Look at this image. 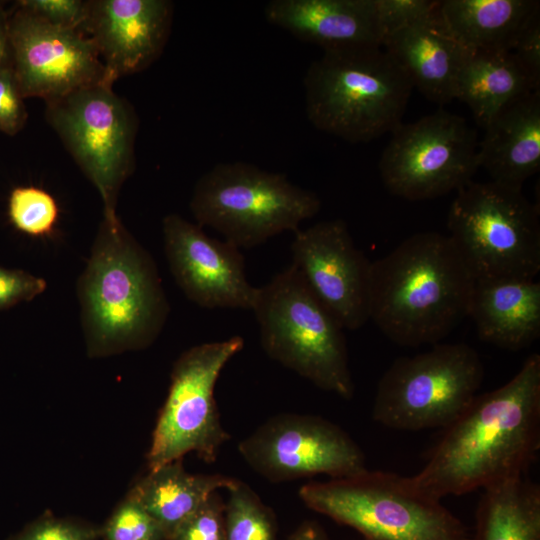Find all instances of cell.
I'll return each instance as SVG.
<instances>
[{
  "mask_svg": "<svg viewBox=\"0 0 540 540\" xmlns=\"http://www.w3.org/2000/svg\"><path fill=\"white\" fill-rule=\"evenodd\" d=\"M540 449V355L506 384L477 394L431 449L414 482L442 499L526 475Z\"/></svg>",
  "mask_w": 540,
  "mask_h": 540,
  "instance_id": "cell-1",
  "label": "cell"
},
{
  "mask_svg": "<svg viewBox=\"0 0 540 540\" xmlns=\"http://www.w3.org/2000/svg\"><path fill=\"white\" fill-rule=\"evenodd\" d=\"M475 281L448 235L413 234L372 262L369 319L397 345L440 343L468 317Z\"/></svg>",
  "mask_w": 540,
  "mask_h": 540,
  "instance_id": "cell-2",
  "label": "cell"
},
{
  "mask_svg": "<svg viewBox=\"0 0 540 540\" xmlns=\"http://www.w3.org/2000/svg\"><path fill=\"white\" fill-rule=\"evenodd\" d=\"M76 292L92 357L146 348L169 314L154 259L116 213L103 214Z\"/></svg>",
  "mask_w": 540,
  "mask_h": 540,
  "instance_id": "cell-3",
  "label": "cell"
},
{
  "mask_svg": "<svg viewBox=\"0 0 540 540\" xmlns=\"http://www.w3.org/2000/svg\"><path fill=\"white\" fill-rule=\"evenodd\" d=\"M303 83L310 123L350 143L393 132L413 89L392 57L376 46L324 50Z\"/></svg>",
  "mask_w": 540,
  "mask_h": 540,
  "instance_id": "cell-4",
  "label": "cell"
},
{
  "mask_svg": "<svg viewBox=\"0 0 540 540\" xmlns=\"http://www.w3.org/2000/svg\"><path fill=\"white\" fill-rule=\"evenodd\" d=\"M251 311L269 358L322 390L353 397L344 329L293 265L257 287Z\"/></svg>",
  "mask_w": 540,
  "mask_h": 540,
  "instance_id": "cell-5",
  "label": "cell"
},
{
  "mask_svg": "<svg viewBox=\"0 0 540 540\" xmlns=\"http://www.w3.org/2000/svg\"><path fill=\"white\" fill-rule=\"evenodd\" d=\"M299 497L312 510L357 530L365 540H470L465 525L412 477L366 469L307 483Z\"/></svg>",
  "mask_w": 540,
  "mask_h": 540,
  "instance_id": "cell-6",
  "label": "cell"
},
{
  "mask_svg": "<svg viewBox=\"0 0 540 540\" xmlns=\"http://www.w3.org/2000/svg\"><path fill=\"white\" fill-rule=\"evenodd\" d=\"M317 194L284 174L245 162L219 163L196 182L190 209L199 226L219 232L237 248H252L317 215Z\"/></svg>",
  "mask_w": 540,
  "mask_h": 540,
  "instance_id": "cell-7",
  "label": "cell"
},
{
  "mask_svg": "<svg viewBox=\"0 0 540 540\" xmlns=\"http://www.w3.org/2000/svg\"><path fill=\"white\" fill-rule=\"evenodd\" d=\"M449 237L475 280L534 279L540 271V212L522 189L470 181L447 215Z\"/></svg>",
  "mask_w": 540,
  "mask_h": 540,
  "instance_id": "cell-8",
  "label": "cell"
},
{
  "mask_svg": "<svg viewBox=\"0 0 540 540\" xmlns=\"http://www.w3.org/2000/svg\"><path fill=\"white\" fill-rule=\"evenodd\" d=\"M483 378L480 355L465 343L399 357L378 382L373 419L397 430L443 429L472 402Z\"/></svg>",
  "mask_w": 540,
  "mask_h": 540,
  "instance_id": "cell-9",
  "label": "cell"
},
{
  "mask_svg": "<svg viewBox=\"0 0 540 540\" xmlns=\"http://www.w3.org/2000/svg\"><path fill=\"white\" fill-rule=\"evenodd\" d=\"M102 81L46 103V119L103 202L116 213L119 191L134 168L138 120L130 104Z\"/></svg>",
  "mask_w": 540,
  "mask_h": 540,
  "instance_id": "cell-10",
  "label": "cell"
},
{
  "mask_svg": "<svg viewBox=\"0 0 540 540\" xmlns=\"http://www.w3.org/2000/svg\"><path fill=\"white\" fill-rule=\"evenodd\" d=\"M243 347L244 339L233 336L193 346L178 357L147 455L149 470L181 460L189 452L206 463L216 461L230 436L221 423L215 385Z\"/></svg>",
  "mask_w": 540,
  "mask_h": 540,
  "instance_id": "cell-11",
  "label": "cell"
},
{
  "mask_svg": "<svg viewBox=\"0 0 540 540\" xmlns=\"http://www.w3.org/2000/svg\"><path fill=\"white\" fill-rule=\"evenodd\" d=\"M391 133L379 171L398 197L420 201L457 191L479 168L476 131L460 115L438 109Z\"/></svg>",
  "mask_w": 540,
  "mask_h": 540,
  "instance_id": "cell-12",
  "label": "cell"
},
{
  "mask_svg": "<svg viewBox=\"0 0 540 540\" xmlns=\"http://www.w3.org/2000/svg\"><path fill=\"white\" fill-rule=\"evenodd\" d=\"M238 450L271 482L318 474L344 478L367 469L357 443L338 425L314 415H275L244 438Z\"/></svg>",
  "mask_w": 540,
  "mask_h": 540,
  "instance_id": "cell-13",
  "label": "cell"
},
{
  "mask_svg": "<svg viewBox=\"0 0 540 540\" xmlns=\"http://www.w3.org/2000/svg\"><path fill=\"white\" fill-rule=\"evenodd\" d=\"M9 34L11 70L24 98L48 102L98 82H115L82 29L49 24L16 5Z\"/></svg>",
  "mask_w": 540,
  "mask_h": 540,
  "instance_id": "cell-14",
  "label": "cell"
},
{
  "mask_svg": "<svg viewBox=\"0 0 540 540\" xmlns=\"http://www.w3.org/2000/svg\"><path fill=\"white\" fill-rule=\"evenodd\" d=\"M294 233L291 265L343 329L361 328L369 320L372 262L346 223L325 220Z\"/></svg>",
  "mask_w": 540,
  "mask_h": 540,
  "instance_id": "cell-15",
  "label": "cell"
},
{
  "mask_svg": "<svg viewBox=\"0 0 540 540\" xmlns=\"http://www.w3.org/2000/svg\"><path fill=\"white\" fill-rule=\"evenodd\" d=\"M162 231L170 272L191 302L206 309L252 310L257 287L247 279L239 248L178 214L165 216Z\"/></svg>",
  "mask_w": 540,
  "mask_h": 540,
  "instance_id": "cell-16",
  "label": "cell"
},
{
  "mask_svg": "<svg viewBox=\"0 0 540 540\" xmlns=\"http://www.w3.org/2000/svg\"><path fill=\"white\" fill-rule=\"evenodd\" d=\"M172 16L173 4L167 0H93L88 1L82 30L115 81L147 68L159 57Z\"/></svg>",
  "mask_w": 540,
  "mask_h": 540,
  "instance_id": "cell-17",
  "label": "cell"
},
{
  "mask_svg": "<svg viewBox=\"0 0 540 540\" xmlns=\"http://www.w3.org/2000/svg\"><path fill=\"white\" fill-rule=\"evenodd\" d=\"M266 20L323 51L350 47H382L375 0H271Z\"/></svg>",
  "mask_w": 540,
  "mask_h": 540,
  "instance_id": "cell-18",
  "label": "cell"
},
{
  "mask_svg": "<svg viewBox=\"0 0 540 540\" xmlns=\"http://www.w3.org/2000/svg\"><path fill=\"white\" fill-rule=\"evenodd\" d=\"M438 6L429 16L387 35L382 47L413 88L444 105L454 100L457 74L468 50L447 30Z\"/></svg>",
  "mask_w": 540,
  "mask_h": 540,
  "instance_id": "cell-19",
  "label": "cell"
},
{
  "mask_svg": "<svg viewBox=\"0 0 540 540\" xmlns=\"http://www.w3.org/2000/svg\"><path fill=\"white\" fill-rule=\"evenodd\" d=\"M484 129L478 143L479 167L491 181L522 189L540 168V90L509 103Z\"/></svg>",
  "mask_w": 540,
  "mask_h": 540,
  "instance_id": "cell-20",
  "label": "cell"
},
{
  "mask_svg": "<svg viewBox=\"0 0 540 540\" xmlns=\"http://www.w3.org/2000/svg\"><path fill=\"white\" fill-rule=\"evenodd\" d=\"M468 317L484 342L510 351L527 348L540 336V283L525 278L476 280Z\"/></svg>",
  "mask_w": 540,
  "mask_h": 540,
  "instance_id": "cell-21",
  "label": "cell"
},
{
  "mask_svg": "<svg viewBox=\"0 0 540 540\" xmlns=\"http://www.w3.org/2000/svg\"><path fill=\"white\" fill-rule=\"evenodd\" d=\"M540 12L536 0H442L439 16L467 50L511 51L526 24Z\"/></svg>",
  "mask_w": 540,
  "mask_h": 540,
  "instance_id": "cell-22",
  "label": "cell"
},
{
  "mask_svg": "<svg viewBox=\"0 0 540 540\" xmlns=\"http://www.w3.org/2000/svg\"><path fill=\"white\" fill-rule=\"evenodd\" d=\"M540 90L511 51L468 50L457 74L454 99L465 103L482 128L515 99Z\"/></svg>",
  "mask_w": 540,
  "mask_h": 540,
  "instance_id": "cell-23",
  "label": "cell"
},
{
  "mask_svg": "<svg viewBox=\"0 0 540 540\" xmlns=\"http://www.w3.org/2000/svg\"><path fill=\"white\" fill-rule=\"evenodd\" d=\"M237 481L222 474H191L184 469L181 459L149 470L130 493L170 540L176 529L213 493L229 490Z\"/></svg>",
  "mask_w": 540,
  "mask_h": 540,
  "instance_id": "cell-24",
  "label": "cell"
},
{
  "mask_svg": "<svg viewBox=\"0 0 540 540\" xmlns=\"http://www.w3.org/2000/svg\"><path fill=\"white\" fill-rule=\"evenodd\" d=\"M470 540H540V487L527 475L485 489Z\"/></svg>",
  "mask_w": 540,
  "mask_h": 540,
  "instance_id": "cell-25",
  "label": "cell"
},
{
  "mask_svg": "<svg viewBox=\"0 0 540 540\" xmlns=\"http://www.w3.org/2000/svg\"><path fill=\"white\" fill-rule=\"evenodd\" d=\"M228 493L224 507L225 540H277L272 511L247 484L238 480Z\"/></svg>",
  "mask_w": 540,
  "mask_h": 540,
  "instance_id": "cell-26",
  "label": "cell"
},
{
  "mask_svg": "<svg viewBox=\"0 0 540 540\" xmlns=\"http://www.w3.org/2000/svg\"><path fill=\"white\" fill-rule=\"evenodd\" d=\"M8 215L12 225L35 238L50 237L59 218V206L46 190L35 186L14 188L9 196Z\"/></svg>",
  "mask_w": 540,
  "mask_h": 540,
  "instance_id": "cell-27",
  "label": "cell"
},
{
  "mask_svg": "<svg viewBox=\"0 0 540 540\" xmlns=\"http://www.w3.org/2000/svg\"><path fill=\"white\" fill-rule=\"evenodd\" d=\"M101 535L105 540H167L158 522L130 492L107 520Z\"/></svg>",
  "mask_w": 540,
  "mask_h": 540,
  "instance_id": "cell-28",
  "label": "cell"
},
{
  "mask_svg": "<svg viewBox=\"0 0 540 540\" xmlns=\"http://www.w3.org/2000/svg\"><path fill=\"white\" fill-rule=\"evenodd\" d=\"M225 503L213 493L173 533L170 540H225Z\"/></svg>",
  "mask_w": 540,
  "mask_h": 540,
  "instance_id": "cell-29",
  "label": "cell"
},
{
  "mask_svg": "<svg viewBox=\"0 0 540 540\" xmlns=\"http://www.w3.org/2000/svg\"><path fill=\"white\" fill-rule=\"evenodd\" d=\"M101 529L90 524L56 517H42L10 540H95Z\"/></svg>",
  "mask_w": 540,
  "mask_h": 540,
  "instance_id": "cell-30",
  "label": "cell"
},
{
  "mask_svg": "<svg viewBox=\"0 0 540 540\" xmlns=\"http://www.w3.org/2000/svg\"><path fill=\"white\" fill-rule=\"evenodd\" d=\"M17 6L43 21L64 28L82 29L88 13L83 0H21Z\"/></svg>",
  "mask_w": 540,
  "mask_h": 540,
  "instance_id": "cell-31",
  "label": "cell"
},
{
  "mask_svg": "<svg viewBox=\"0 0 540 540\" xmlns=\"http://www.w3.org/2000/svg\"><path fill=\"white\" fill-rule=\"evenodd\" d=\"M439 1L375 0L376 11L384 39L392 32L432 14Z\"/></svg>",
  "mask_w": 540,
  "mask_h": 540,
  "instance_id": "cell-32",
  "label": "cell"
},
{
  "mask_svg": "<svg viewBox=\"0 0 540 540\" xmlns=\"http://www.w3.org/2000/svg\"><path fill=\"white\" fill-rule=\"evenodd\" d=\"M11 68L0 69V132L15 135L26 123L27 111Z\"/></svg>",
  "mask_w": 540,
  "mask_h": 540,
  "instance_id": "cell-33",
  "label": "cell"
},
{
  "mask_svg": "<svg viewBox=\"0 0 540 540\" xmlns=\"http://www.w3.org/2000/svg\"><path fill=\"white\" fill-rule=\"evenodd\" d=\"M46 281L23 270L0 267V310L23 301H30L42 294Z\"/></svg>",
  "mask_w": 540,
  "mask_h": 540,
  "instance_id": "cell-34",
  "label": "cell"
},
{
  "mask_svg": "<svg viewBox=\"0 0 540 540\" xmlns=\"http://www.w3.org/2000/svg\"><path fill=\"white\" fill-rule=\"evenodd\" d=\"M511 52L535 87L540 89V12L526 24Z\"/></svg>",
  "mask_w": 540,
  "mask_h": 540,
  "instance_id": "cell-35",
  "label": "cell"
},
{
  "mask_svg": "<svg viewBox=\"0 0 540 540\" xmlns=\"http://www.w3.org/2000/svg\"><path fill=\"white\" fill-rule=\"evenodd\" d=\"M11 68L9 14L0 4V69Z\"/></svg>",
  "mask_w": 540,
  "mask_h": 540,
  "instance_id": "cell-36",
  "label": "cell"
},
{
  "mask_svg": "<svg viewBox=\"0 0 540 540\" xmlns=\"http://www.w3.org/2000/svg\"><path fill=\"white\" fill-rule=\"evenodd\" d=\"M288 540H327L321 527L314 522L302 524Z\"/></svg>",
  "mask_w": 540,
  "mask_h": 540,
  "instance_id": "cell-37",
  "label": "cell"
}]
</instances>
